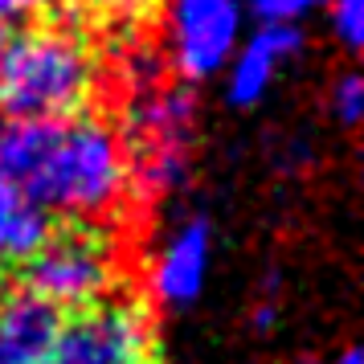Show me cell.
Here are the masks:
<instances>
[{"label":"cell","instance_id":"cell-1","mask_svg":"<svg viewBox=\"0 0 364 364\" xmlns=\"http://www.w3.org/2000/svg\"><path fill=\"white\" fill-rule=\"evenodd\" d=\"M0 168L46 217H74V225L115 213L135 172L123 135L86 115L62 123H0Z\"/></svg>","mask_w":364,"mask_h":364},{"label":"cell","instance_id":"cell-2","mask_svg":"<svg viewBox=\"0 0 364 364\" xmlns=\"http://www.w3.org/2000/svg\"><path fill=\"white\" fill-rule=\"evenodd\" d=\"M95 58L82 37L53 25H29L0 41V107L17 123H62L95 95Z\"/></svg>","mask_w":364,"mask_h":364},{"label":"cell","instance_id":"cell-3","mask_svg":"<svg viewBox=\"0 0 364 364\" xmlns=\"http://www.w3.org/2000/svg\"><path fill=\"white\" fill-rule=\"evenodd\" d=\"M21 291L62 315L102 303L115 282V250L95 225H70L50 233L29 262H21Z\"/></svg>","mask_w":364,"mask_h":364},{"label":"cell","instance_id":"cell-4","mask_svg":"<svg viewBox=\"0 0 364 364\" xmlns=\"http://www.w3.org/2000/svg\"><path fill=\"white\" fill-rule=\"evenodd\" d=\"M46 364H156V336L144 303L107 295L70 311Z\"/></svg>","mask_w":364,"mask_h":364},{"label":"cell","instance_id":"cell-5","mask_svg":"<svg viewBox=\"0 0 364 364\" xmlns=\"http://www.w3.org/2000/svg\"><path fill=\"white\" fill-rule=\"evenodd\" d=\"M246 37L242 0H168V58L181 78L205 82L230 66Z\"/></svg>","mask_w":364,"mask_h":364},{"label":"cell","instance_id":"cell-6","mask_svg":"<svg viewBox=\"0 0 364 364\" xmlns=\"http://www.w3.org/2000/svg\"><path fill=\"white\" fill-rule=\"evenodd\" d=\"M139 172L151 188H168L188 168L193 144V99L184 90H156L139 102Z\"/></svg>","mask_w":364,"mask_h":364},{"label":"cell","instance_id":"cell-7","mask_svg":"<svg viewBox=\"0 0 364 364\" xmlns=\"http://www.w3.org/2000/svg\"><path fill=\"white\" fill-rule=\"evenodd\" d=\"M303 53V29L291 25H258L254 33H246L233 50L225 74V95L233 107H254L262 102L274 82L282 78V70Z\"/></svg>","mask_w":364,"mask_h":364},{"label":"cell","instance_id":"cell-8","mask_svg":"<svg viewBox=\"0 0 364 364\" xmlns=\"http://www.w3.org/2000/svg\"><path fill=\"white\" fill-rule=\"evenodd\" d=\"M213 266V225L205 217H188L164 237L151 262V295L164 307H188L200 299Z\"/></svg>","mask_w":364,"mask_h":364},{"label":"cell","instance_id":"cell-9","mask_svg":"<svg viewBox=\"0 0 364 364\" xmlns=\"http://www.w3.org/2000/svg\"><path fill=\"white\" fill-rule=\"evenodd\" d=\"M62 315L41 299L13 291L0 303V364H46Z\"/></svg>","mask_w":364,"mask_h":364},{"label":"cell","instance_id":"cell-10","mask_svg":"<svg viewBox=\"0 0 364 364\" xmlns=\"http://www.w3.org/2000/svg\"><path fill=\"white\" fill-rule=\"evenodd\" d=\"M50 233H53V221L41 213L33 200L25 197V188L0 168V262L4 266L29 262Z\"/></svg>","mask_w":364,"mask_h":364},{"label":"cell","instance_id":"cell-11","mask_svg":"<svg viewBox=\"0 0 364 364\" xmlns=\"http://www.w3.org/2000/svg\"><path fill=\"white\" fill-rule=\"evenodd\" d=\"M242 4H246V17H254L258 25H291V29H299L328 0H242Z\"/></svg>","mask_w":364,"mask_h":364},{"label":"cell","instance_id":"cell-12","mask_svg":"<svg viewBox=\"0 0 364 364\" xmlns=\"http://www.w3.org/2000/svg\"><path fill=\"white\" fill-rule=\"evenodd\" d=\"M323 13H328L331 37H336L348 53L360 50V41H364V0H328Z\"/></svg>","mask_w":364,"mask_h":364},{"label":"cell","instance_id":"cell-13","mask_svg":"<svg viewBox=\"0 0 364 364\" xmlns=\"http://www.w3.org/2000/svg\"><path fill=\"white\" fill-rule=\"evenodd\" d=\"M328 111L336 115L340 127H356L364 115V82L356 70H344L336 82H331V95H328Z\"/></svg>","mask_w":364,"mask_h":364},{"label":"cell","instance_id":"cell-14","mask_svg":"<svg viewBox=\"0 0 364 364\" xmlns=\"http://www.w3.org/2000/svg\"><path fill=\"white\" fill-rule=\"evenodd\" d=\"M53 0H0V33L13 25H29L37 13H46Z\"/></svg>","mask_w":364,"mask_h":364},{"label":"cell","instance_id":"cell-15","mask_svg":"<svg viewBox=\"0 0 364 364\" xmlns=\"http://www.w3.org/2000/svg\"><path fill=\"white\" fill-rule=\"evenodd\" d=\"M340 364H364V356H360V348H348L344 356H340Z\"/></svg>","mask_w":364,"mask_h":364}]
</instances>
